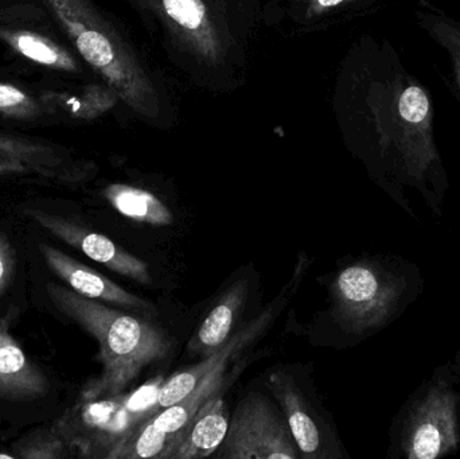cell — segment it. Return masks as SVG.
<instances>
[{
  "instance_id": "6da1fadb",
  "label": "cell",
  "mask_w": 460,
  "mask_h": 459,
  "mask_svg": "<svg viewBox=\"0 0 460 459\" xmlns=\"http://www.w3.org/2000/svg\"><path fill=\"white\" fill-rule=\"evenodd\" d=\"M351 93V124L376 158L423 185L442 172L431 93L386 40L365 46Z\"/></svg>"
},
{
  "instance_id": "7a4b0ae2",
  "label": "cell",
  "mask_w": 460,
  "mask_h": 459,
  "mask_svg": "<svg viewBox=\"0 0 460 459\" xmlns=\"http://www.w3.org/2000/svg\"><path fill=\"white\" fill-rule=\"evenodd\" d=\"M54 306L96 339L102 371L86 383L81 402L113 398L143 369L167 357L172 339L150 321L111 309L56 283L46 286Z\"/></svg>"
},
{
  "instance_id": "3957f363",
  "label": "cell",
  "mask_w": 460,
  "mask_h": 459,
  "mask_svg": "<svg viewBox=\"0 0 460 459\" xmlns=\"http://www.w3.org/2000/svg\"><path fill=\"white\" fill-rule=\"evenodd\" d=\"M78 54L119 100L146 120H158L161 96L131 46L91 0H45Z\"/></svg>"
},
{
  "instance_id": "277c9868",
  "label": "cell",
  "mask_w": 460,
  "mask_h": 459,
  "mask_svg": "<svg viewBox=\"0 0 460 459\" xmlns=\"http://www.w3.org/2000/svg\"><path fill=\"white\" fill-rule=\"evenodd\" d=\"M332 291L338 322L345 331L364 334L394 314L402 286L375 264L357 263L335 277Z\"/></svg>"
},
{
  "instance_id": "5b68a950",
  "label": "cell",
  "mask_w": 460,
  "mask_h": 459,
  "mask_svg": "<svg viewBox=\"0 0 460 459\" xmlns=\"http://www.w3.org/2000/svg\"><path fill=\"white\" fill-rule=\"evenodd\" d=\"M226 366L216 369L182 401L166 407L164 412L146 422L142 428L128 431L108 452L105 458L172 459L190 420L210 398L223 390L226 385Z\"/></svg>"
},
{
  "instance_id": "8992f818",
  "label": "cell",
  "mask_w": 460,
  "mask_h": 459,
  "mask_svg": "<svg viewBox=\"0 0 460 459\" xmlns=\"http://www.w3.org/2000/svg\"><path fill=\"white\" fill-rule=\"evenodd\" d=\"M221 446L229 459L297 458L288 425L265 396L254 393L238 403Z\"/></svg>"
},
{
  "instance_id": "52a82bcc",
  "label": "cell",
  "mask_w": 460,
  "mask_h": 459,
  "mask_svg": "<svg viewBox=\"0 0 460 459\" xmlns=\"http://www.w3.org/2000/svg\"><path fill=\"white\" fill-rule=\"evenodd\" d=\"M172 40L199 65L218 67L228 54L226 35L204 0H151Z\"/></svg>"
},
{
  "instance_id": "ba28073f",
  "label": "cell",
  "mask_w": 460,
  "mask_h": 459,
  "mask_svg": "<svg viewBox=\"0 0 460 459\" xmlns=\"http://www.w3.org/2000/svg\"><path fill=\"white\" fill-rule=\"evenodd\" d=\"M458 444L456 395L435 385L411 412L402 450L410 459H435L454 452Z\"/></svg>"
},
{
  "instance_id": "9c48e42d",
  "label": "cell",
  "mask_w": 460,
  "mask_h": 459,
  "mask_svg": "<svg viewBox=\"0 0 460 459\" xmlns=\"http://www.w3.org/2000/svg\"><path fill=\"white\" fill-rule=\"evenodd\" d=\"M24 215L29 216L37 225L42 226L49 234L77 248L92 260L104 264L112 271L142 285L153 283L148 264L116 245L104 234L89 231L73 221L45 210L27 209Z\"/></svg>"
},
{
  "instance_id": "30bf717a",
  "label": "cell",
  "mask_w": 460,
  "mask_h": 459,
  "mask_svg": "<svg viewBox=\"0 0 460 459\" xmlns=\"http://www.w3.org/2000/svg\"><path fill=\"white\" fill-rule=\"evenodd\" d=\"M40 252L43 259L51 271L56 272L70 290L93 301L108 302L116 306L124 307L127 310H137V312L151 313L156 314L155 307L128 291L121 288L120 286L113 283L112 280L105 278L104 275L92 269L91 267L80 263L75 259L70 258L66 253L49 244L40 245Z\"/></svg>"
},
{
  "instance_id": "8fae6325",
  "label": "cell",
  "mask_w": 460,
  "mask_h": 459,
  "mask_svg": "<svg viewBox=\"0 0 460 459\" xmlns=\"http://www.w3.org/2000/svg\"><path fill=\"white\" fill-rule=\"evenodd\" d=\"M11 315L0 318V398L30 402L43 398L50 382L11 336Z\"/></svg>"
},
{
  "instance_id": "7c38bea8",
  "label": "cell",
  "mask_w": 460,
  "mask_h": 459,
  "mask_svg": "<svg viewBox=\"0 0 460 459\" xmlns=\"http://www.w3.org/2000/svg\"><path fill=\"white\" fill-rule=\"evenodd\" d=\"M273 309L267 310L264 314L260 315L252 325L233 336L223 349L213 353L199 366H190L185 371L177 372V374L170 376L156 391V404H158V407L166 409V407L178 403V402L186 398L213 371L220 368V366H228V360L233 355L246 347L251 340L256 339L261 333V331H264L265 326L272 320Z\"/></svg>"
},
{
  "instance_id": "4fadbf2b",
  "label": "cell",
  "mask_w": 460,
  "mask_h": 459,
  "mask_svg": "<svg viewBox=\"0 0 460 459\" xmlns=\"http://www.w3.org/2000/svg\"><path fill=\"white\" fill-rule=\"evenodd\" d=\"M268 388L280 403L292 438L303 458L330 457L324 449L323 434L318 423L313 419L310 407L292 377L276 372L268 377Z\"/></svg>"
},
{
  "instance_id": "5bb4252c",
  "label": "cell",
  "mask_w": 460,
  "mask_h": 459,
  "mask_svg": "<svg viewBox=\"0 0 460 459\" xmlns=\"http://www.w3.org/2000/svg\"><path fill=\"white\" fill-rule=\"evenodd\" d=\"M35 175L49 181L75 182L78 170L67 166L50 148L23 140L0 137V178Z\"/></svg>"
},
{
  "instance_id": "9a60e30c",
  "label": "cell",
  "mask_w": 460,
  "mask_h": 459,
  "mask_svg": "<svg viewBox=\"0 0 460 459\" xmlns=\"http://www.w3.org/2000/svg\"><path fill=\"white\" fill-rule=\"evenodd\" d=\"M229 418L220 393L210 398L190 420L172 459H199L212 455L226 441Z\"/></svg>"
},
{
  "instance_id": "2e32d148",
  "label": "cell",
  "mask_w": 460,
  "mask_h": 459,
  "mask_svg": "<svg viewBox=\"0 0 460 459\" xmlns=\"http://www.w3.org/2000/svg\"><path fill=\"white\" fill-rule=\"evenodd\" d=\"M248 296V283L238 280L221 296L220 302L209 313L197 333L191 339L188 349L191 355L209 357L223 349L230 340L234 323L243 313Z\"/></svg>"
},
{
  "instance_id": "e0dca14e",
  "label": "cell",
  "mask_w": 460,
  "mask_h": 459,
  "mask_svg": "<svg viewBox=\"0 0 460 459\" xmlns=\"http://www.w3.org/2000/svg\"><path fill=\"white\" fill-rule=\"evenodd\" d=\"M413 18L416 24L445 50L450 62L453 89L460 100V16L451 15L431 0H419Z\"/></svg>"
},
{
  "instance_id": "ac0fdd59",
  "label": "cell",
  "mask_w": 460,
  "mask_h": 459,
  "mask_svg": "<svg viewBox=\"0 0 460 459\" xmlns=\"http://www.w3.org/2000/svg\"><path fill=\"white\" fill-rule=\"evenodd\" d=\"M107 201L120 215L151 225L166 226L172 224V210L150 191L135 186L113 183L104 189Z\"/></svg>"
},
{
  "instance_id": "d6986e66",
  "label": "cell",
  "mask_w": 460,
  "mask_h": 459,
  "mask_svg": "<svg viewBox=\"0 0 460 459\" xmlns=\"http://www.w3.org/2000/svg\"><path fill=\"white\" fill-rule=\"evenodd\" d=\"M0 38L21 56L43 66L61 72H80V65L66 49L37 32L26 30H0Z\"/></svg>"
},
{
  "instance_id": "ffe728a7",
  "label": "cell",
  "mask_w": 460,
  "mask_h": 459,
  "mask_svg": "<svg viewBox=\"0 0 460 459\" xmlns=\"http://www.w3.org/2000/svg\"><path fill=\"white\" fill-rule=\"evenodd\" d=\"M69 445L57 433L51 430L38 431L29 438L19 439L13 445V457L24 459H59L66 457Z\"/></svg>"
},
{
  "instance_id": "44dd1931",
  "label": "cell",
  "mask_w": 460,
  "mask_h": 459,
  "mask_svg": "<svg viewBox=\"0 0 460 459\" xmlns=\"http://www.w3.org/2000/svg\"><path fill=\"white\" fill-rule=\"evenodd\" d=\"M118 102V94L105 84V85L86 86L85 91L80 96L67 99L65 102L69 107L67 110L75 118L92 120L115 107Z\"/></svg>"
},
{
  "instance_id": "7402d4cb",
  "label": "cell",
  "mask_w": 460,
  "mask_h": 459,
  "mask_svg": "<svg viewBox=\"0 0 460 459\" xmlns=\"http://www.w3.org/2000/svg\"><path fill=\"white\" fill-rule=\"evenodd\" d=\"M383 2L385 0H305L303 16L305 21H314L338 13H359Z\"/></svg>"
},
{
  "instance_id": "603a6c76",
  "label": "cell",
  "mask_w": 460,
  "mask_h": 459,
  "mask_svg": "<svg viewBox=\"0 0 460 459\" xmlns=\"http://www.w3.org/2000/svg\"><path fill=\"white\" fill-rule=\"evenodd\" d=\"M37 110L34 100L23 91L10 84L0 83V112L16 118H31Z\"/></svg>"
},
{
  "instance_id": "cb8c5ba5",
  "label": "cell",
  "mask_w": 460,
  "mask_h": 459,
  "mask_svg": "<svg viewBox=\"0 0 460 459\" xmlns=\"http://www.w3.org/2000/svg\"><path fill=\"white\" fill-rule=\"evenodd\" d=\"M15 269V251L4 234H0V294L7 288Z\"/></svg>"
},
{
  "instance_id": "d4e9b609",
  "label": "cell",
  "mask_w": 460,
  "mask_h": 459,
  "mask_svg": "<svg viewBox=\"0 0 460 459\" xmlns=\"http://www.w3.org/2000/svg\"><path fill=\"white\" fill-rule=\"evenodd\" d=\"M137 2H139L140 4L143 5V8L151 11V0H137Z\"/></svg>"
}]
</instances>
